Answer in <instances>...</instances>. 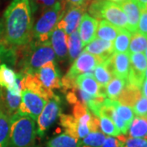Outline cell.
Returning <instances> with one entry per match:
<instances>
[{"label": "cell", "mask_w": 147, "mask_h": 147, "mask_svg": "<svg viewBox=\"0 0 147 147\" xmlns=\"http://www.w3.org/2000/svg\"><path fill=\"white\" fill-rule=\"evenodd\" d=\"M137 32L147 36V9L142 10V14L138 22Z\"/></svg>", "instance_id": "obj_37"}, {"label": "cell", "mask_w": 147, "mask_h": 147, "mask_svg": "<svg viewBox=\"0 0 147 147\" xmlns=\"http://www.w3.org/2000/svg\"><path fill=\"white\" fill-rule=\"evenodd\" d=\"M10 147H35L36 125L35 120L28 115L17 113L10 118Z\"/></svg>", "instance_id": "obj_3"}, {"label": "cell", "mask_w": 147, "mask_h": 147, "mask_svg": "<svg viewBox=\"0 0 147 147\" xmlns=\"http://www.w3.org/2000/svg\"><path fill=\"white\" fill-rule=\"evenodd\" d=\"M142 93L144 95V96L147 99V79H146L144 82H143V84H142Z\"/></svg>", "instance_id": "obj_42"}, {"label": "cell", "mask_w": 147, "mask_h": 147, "mask_svg": "<svg viewBox=\"0 0 147 147\" xmlns=\"http://www.w3.org/2000/svg\"><path fill=\"white\" fill-rule=\"evenodd\" d=\"M47 147H80V142L65 132L51 139L47 142Z\"/></svg>", "instance_id": "obj_25"}, {"label": "cell", "mask_w": 147, "mask_h": 147, "mask_svg": "<svg viewBox=\"0 0 147 147\" xmlns=\"http://www.w3.org/2000/svg\"><path fill=\"white\" fill-rule=\"evenodd\" d=\"M119 29L114 26L113 25L110 24L105 20H101L98 22V26L96 32V38L103 39L105 41L114 42Z\"/></svg>", "instance_id": "obj_19"}, {"label": "cell", "mask_w": 147, "mask_h": 147, "mask_svg": "<svg viewBox=\"0 0 147 147\" xmlns=\"http://www.w3.org/2000/svg\"><path fill=\"white\" fill-rule=\"evenodd\" d=\"M87 3H84L79 6L69 7L67 11H65L63 16L58 21L56 27L63 30L67 35L76 31L85 11L87 10Z\"/></svg>", "instance_id": "obj_9"}, {"label": "cell", "mask_w": 147, "mask_h": 147, "mask_svg": "<svg viewBox=\"0 0 147 147\" xmlns=\"http://www.w3.org/2000/svg\"><path fill=\"white\" fill-rule=\"evenodd\" d=\"M66 4H68L69 7H72V6L82 5V3L80 0H66Z\"/></svg>", "instance_id": "obj_41"}, {"label": "cell", "mask_w": 147, "mask_h": 147, "mask_svg": "<svg viewBox=\"0 0 147 147\" xmlns=\"http://www.w3.org/2000/svg\"><path fill=\"white\" fill-rule=\"evenodd\" d=\"M59 117H60L61 125L63 127L65 133H67L69 136L74 137L76 139H79L78 122L75 119V118L73 115H65V114H61V115Z\"/></svg>", "instance_id": "obj_29"}, {"label": "cell", "mask_w": 147, "mask_h": 147, "mask_svg": "<svg viewBox=\"0 0 147 147\" xmlns=\"http://www.w3.org/2000/svg\"><path fill=\"white\" fill-rule=\"evenodd\" d=\"M65 11V4L61 3L44 11L33 28V38L34 40L40 42L49 41L52 33L63 16Z\"/></svg>", "instance_id": "obj_4"}, {"label": "cell", "mask_w": 147, "mask_h": 147, "mask_svg": "<svg viewBox=\"0 0 147 147\" xmlns=\"http://www.w3.org/2000/svg\"><path fill=\"white\" fill-rule=\"evenodd\" d=\"M83 43L80 39L78 30L74 31L68 37V55L69 61H74L82 53Z\"/></svg>", "instance_id": "obj_26"}, {"label": "cell", "mask_w": 147, "mask_h": 147, "mask_svg": "<svg viewBox=\"0 0 147 147\" xmlns=\"http://www.w3.org/2000/svg\"><path fill=\"white\" fill-rule=\"evenodd\" d=\"M4 98H5L6 106L8 110V113L11 115H14L15 112L17 111L19 105L21 104V96L12 94L9 91L6 90Z\"/></svg>", "instance_id": "obj_34"}, {"label": "cell", "mask_w": 147, "mask_h": 147, "mask_svg": "<svg viewBox=\"0 0 147 147\" xmlns=\"http://www.w3.org/2000/svg\"><path fill=\"white\" fill-rule=\"evenodd\" d=\"M22 101L16 111L18 115H28L34 120L38 119L47 100L30 90H23L21 93Z\"/></svg>", "instance_id": "obj_6"}, {"label": "cell", "mask_w": 147, "mask_h": 147, "mask_svg": "<svg viewBox=\"0 0 147 147\" xmlns=\"http://www.w3.org/2000/svg\"><path fill=\"white\" fill-rule=\"evenodd\" d=\"M126 84V80L114 76L105 86V94L107 98L111 100H117Z\"/></svg>", "instance_id": "obj_23"}, {"label": "cell", "mask_w": 147, "mask_h": 147, "mask_svg": "<svg viewBox=\"0 0 147 147\" xmlns=\"http://www.w3.org/2000/svg\"><path fill=\"white\" fill-rule=\"evenodd\" d=\"M105 61L97 56L82 51L79 56L74 61V63L67 74L64 76L72 81H76V78L83 74L92 72L95 68Z\"/></svg>", "instance_id": "obj_5"}, {"label": "cell", "mask_w": 147, "mask_h": 147, "mask_svg": "<svg viewBox=\"0 0 147 147\" xmlns=\"http://www.w3.org/2000/svg\"><path fill=\"white\" fill-rule=\"evenodd\" d=\"M110 2H113V3H117V4H121L122 3H123L124 1H126V0H109Z\"/></svg>", "instance_id": "obj_43"}, {"label": "cell", "mask_w": 147, "mask_h": 147, "mask_svg": "<svg viewBox=\"0 0 147 147\" xmlns=\"http://www.w3.org/2000/svg\"><path fill=\"white\" fill-rule=\"evenodd\" d=\"M142 96L141 88L127 83L120 95L119 96L117 101L122 105L129 107H133L137 101Z\"/></svg>", "instance_id": "obj_18"}, {"label": "cell", "mask_w": 147, "mask_h": 147, "mask_svg": "<svg viewBox=\"0 0 147 147\" xmlns=\"http://www.w3.org/2000/svg\"><path fill=\"white\" fill-rule=\"evenodd\" d=\"M61 114V100L59 97H56L51 100H47L41 114L38 118V128L37 134L40 137L44 136L45 132L53 123L57 120Z\"/></svg>", "instance_id": "obj_7"}, {"label": "cell", "mask_w": 147, "mask_h": 147, "mask_svg": "<svg viewBox=\"0 0 147 147\" xmlns=\"http://www.w3.org/2000/svg\"><path fill=\"white\" fill-rule=\"evenodd\" d=\"M114 105L115 107L116 113L123 122H125L128 126H130L132 119H134V112L131 107L122 105L117 100H114Z\"/></svg>", "instance_id": "obj_33"}, {"label": "cell", "mask_w": 147, "mask_h": 147, "mask_svg": "<svg viewBox=\"0 0 147 147\" xmlns=\"http://www.w3.org/2000/svg\"><path fill=\"white\" fill-rule=\"evenodd\" d=\"M34 7L30 0H12L3 14L4 40L11 46L20 47L32 41Z\"/></svg>", "instance_id": "obj_1"}, {"label": "cell", "mask_w": 147, "mask_h": 147, "mask_svg": "<svg viewBox=\"0 0 147 147\" xmlns=\"http://www.w3.org/2000/svg\"><path fill=\"white\" fill-rule=\"evenodd\" d=\"M75 82L78 88L86 92L87 94L94 97L100 96L106 97L105 87H101L98 84L96 79L93 78L92 72L80 74L76 78Z\"/></svg>", "instance_id": "obj_11"}, {"label": "cell", "mask_w": 147, "mask_h": 147, "mask_svg": "<svg viewBox=\"0 0 147 147\" xmlns=\"http://www.w3.org/2000/svg\"><path fill=\"white\" fill-rule=\"evenodd\" d=\"M94 77L96 81L98 83V84H100V86L105 87L114 76L110 73V71L106 69L105 65L102 62L95 68Z\"/></svg>", "instance_id": "obj_32"}, {"label": "cell", "mask_w": 147, "mask_h": 147, "mask_svg": "<svg viewBox=\"0 0 147 147\" xmlns=\"http://www.w3.org/2000/svg\"><path fill=\"white\" fill-rule=\"evenodd\" d=\"M80 1H81L82 4H84V3H88L89 0H80Z\"/></svg>", "instance_id": "obj_44"}, {"label": "cell", "mask_w": 147, "mask_h": 147, "mask_svg": "<svg viewBox=\"0 0 147 147\" xmlns=\"http://www.w3.org/2000/svg\"><path fill=\"white\" fill-rule=\"evenodd\" d=\"M18 79V74L10 68L7 64L0 65V88H5L7 90L11 88Z\"/></svg>", "instance_id": "obj_21"}, {"label": "cell", "mask_w": 147, "mask_h": 147, "mask_svg": "<svg viewBox=\"0 0 147 147\" xmlns=\"http://www.w3.org/2000/svg\"><path fill=\"white\" fill-rule=\"evenodd\" d=\"M132 108L136 115L147 118V99L145 96H142Z\"/></svg>", "instance_id": "obj_36"}, {"label": "cell", "mask_w": 147, "mask_h": 147, "mask_svg": "<svg viewBox=\"0 0 147 147\" xmlns=\"http://www.w3.org/2000/svg\"><path fill=\"white\" fill-rule=\"evenodd\" d=\"M112 63L115 76L126 80L130 70L129 53H115L112 55Z\"/></svg>", "instance_id": "obj_17"}, {"label": "cell", "mask_w": 147, "mask_h": 147, "mask_svg": "<svg viewBox=\"0 0 147 147\" xmlns=\"http://www.w3.org/2000/svg\"><path fill=\"white\" fill-rule=\"evenodd\" d=\"M21 47H22L21 74L23 75L37 73L44 65L55 61L57 57L50 41L40 42L32 40Z\"/></svg>", "instance_id": "obj_2"}, {"label": "cell", "mask_w": 147, "mask_h": 147, "mask_svg": "<svg viewBox=\"0 0 147 147\" xmlns=\"http://www.w3.org/2000/svg\"><path fill=\"white\" fill-rule=\"evenodd\" d=\"M98 119H99V127L101 130V132L110 137H118L120 135V131L117 128L115 124L110 118L103 115H99Z\"/></svg>", "instance_id": "obj_31"}, {"label": "cell", "mask_w": 147, "mask_h": 147, "mask_svg": "<svg viewBox=\"0 0 147 147\" xmlns=\"http://www.w3.org/2000/svg\"><path fill=\"white\" fill-rule=\"evenodd\" d=\"M101 147H123V142L117 137H107Z\"/></svg>", "instance_id": "obj_38"}, {"label": "cell", "mask_w": 147, "mask_h": 147, "mask_svg": "<svg viewBox=\"0 0 147 147\" xmlns=\"http://www.w3.org/2000/svg\"><path fill=\"white\" fill-rule=\"evenodd\" d=\"M84 51L95 56H97L105 61L114 54L113 42L105 41L98 38H95L92 42H90L87 46H85Z\"/></svg>", "instance_id": "obj_16"}, {"label": "cell", "mask_w": 147, "mask_h": 147, "mask_svg": "<svg viewBox=\"0 0 147 147\" xmlns=\"http://www.w3.org/2000/svg\"><path fill=\"white\" fill-rule=\"evenodd\" d=\"M2 31H3V28H2L1 24H0V35H1V34H2Z\"/></svg>", "instance_id": "obj_46"}, {"label": "cell", "mask_w": 147, "mask_h": 147, "mask_svg": "<svg viewBox=\"0 0 147 147\" xmlns=\"http://www.w3.org/2000/svg\"><path fill=\"white\" fill-rule=\"evenodd\" d=\"M99 15L100 19L103 18L114 26L119 29L127 30V17L119 4L109 0H103L100 5Z\"/></svg>", "instance_id": "obj_8"}, {"label": "cell", "mask_w": 147, "mask_h": 147, "mask_svg": "<svg viewBox=\"0 0 147 147\" xmlns=\"http://www.w3.org/2000/svg\"><path fill=\"white\" fill-rule=\"evenodd\" d=\"M147 48V36L139 32L131 34V40L128 47V53H143Z\"/></svg>", "instance_id": "obj_28"}, {"label": "cell", "mask_w": 147, "mask_h": 147, "mask_svg": "<svg viewBox=\"0 0 147 147\" xmlns=\"http://www.w3.org/2000/svg\"><path fill=\"white\" fill-rule=\"evenodd\" d=\"M142 10L147 9V0H134Z\"/></svg>", "instance_id": "obj_40"}, {"label": "cell", "mask_w": 147, "mask_h": 147, "mask_svg": "<svg viewBox=\"0 0 147 147\" xmlns=\"http://www.w3.org/2000/svg\"><path fill=\"white\" fill-rule=\"evenodd\" d=\"M37 79L47 89H59L61 88L60 73L55 61H50L38 70Z\"/></svg>", "instance_id": "obj_10"}, {"label": "cell", "mask_w": 147, "mask_h": 147, "mask_svg": "<svg viewBox=\"0 0 147 147\" xmlns=\"http://www.w3.org/2000/svg\"><path fill=\"white\" fill-rule=\"evenodd\" d=\"M131 33L126 29H119L118 35L113 42L114 53H128V47L131 40Z\"/></svg>", "instance_id": "obj_22"}, {"label": "cell", "mask_w": 147, "mask_h": 147, "mask_svg": "<svg viewBox=\"0 0 147 147\" xmlns=\"http://www.w3.org/2000/svg\"><path fill=\"white\" fill-rule=\"evenodd\" d=\"M127 133L131 137L147 139V118L134 117L130 123Z\"/></svg>", "instance_id": "obj_20"}, {"label": "cell", "mask_w": 147, "mask_h": 147, "mask_svg": "<svg viewBox=\"0 0 147 147\" xmlns=\"http://www.w3.org/2000/svg\"><path fill=\"white\" fill-rule=\"evenodd\" d=\"M98 20L88 13H84L78 27V33L83 46H87L96 38V32L98 26Z\"/></svg>", "instance_id": "obj_13"}, {"label": "cell", "mask_w": 147, "mask_h": 147, "mask_svg": "<svg viewBox=\"0 0 147 147\" xmlns=\"http://www.w3.org/2000/svg\"><path fill=\"white\" fill-rule=\"evenodd\" d=\"M127 21V30L132 34L137 31L138 22L142 14V9L134 0H126L119 4Z\"/></svg>", "instance_id": "obj_15"}, {"label": "cell", "mask_w": 147, "mask_h": 147, "mask_svg": "<svg viewBox=\"0 0 147 147\" xmlns=\"http://www.w3.org/2000/svg\"><path fill=\"white\" fill-rule=\"evenodd\" d=\"M146 77V79H147V69H146V75H145Z\"/></svg>", "instance_id": "obj_48"}, {"label": "cell", "mask_w": 147, "mask_h": 147, "mask_svg": "<svg viewBox=\"0 0 147 147\" xmlns=\"http://www.w3.org/2000/svg\"><path fill=\"white\" fill-rule=\"evenodd\" d=\"M2 97V92H1V90H0V98Z\"/></svg>", "instance_id": "obj_49"}, {"label": "cell", "mask_w": 147, "mask_h": 147, "mask_svg": "<svg viewBox=\"0 0 147 147\" xmlns=\"http://www.w3.org/2000/svg\"><path fill=\"white\" fill-rule=\"evenodd\" d=\"M31 3L34 2L35 4L41 6L43 9H48L59 4L61 2L58 0H30Z\"/></svg>", "instance_id": "obj_39"}, {"label": "cell", "mask_w": 147, "mask_h": 147, "mask_svg": "<svg viewBox=\"0 0 147 147\" xmlns=\"http://www.w3.org/2000/svg\"><path fill=\"white\" fill-rule=\"evenodd\" d=\"M59 2H61L62 4H66V0H58Z\"/></svg>", "instance_id": "obj_45"}, {"label": "cell", "mask_w": 147, "mask_h": 147, "mask_svg": "<svg viewBox=\"0 0 147 147\" xmlns=\"http://www.w3.org/2000/svg\"><path fill=\"white\" fill-rule=\"evenodd\" d=\"M10 125L9 116L3 110H0V147L8 146Z\"/></svg>", "instance_id": "obj_27"}, {"label": "cell", "mask_w": 147, "mask_h": 147, "mask_svg": "<svg viewBox=\"0 0 147 147\" xmlns=\"http://www.w3.org/2000/svg\"><path fill=\"white\" fill-rule=\"evenodd\" d=\"M105 137V134L100 131L90 132L80 142V147H101Z\"/></svg>", "instance_id": "obj_30"}, {"label": "cell", "mask_w": 147, "mask_h": 147, "mask_svg": "<svg viewBox=\"0 0 147 147\" xmlns=\"http://www.w3.org/2000/svg\"><path fill=\"white\" fill-rule=\"evenodd\" d=\"M68 37L63 30L55 28L50 36V42L58 60L63 61L68 55Z\"/></svg>", "instance_id": "obj_14"}, {"label": "cell", "mask_w": 147, "mask_h": 147, "mask_svg": "<svg viewBox=\"0 0 147 147\" xmlns=\"http://www.w3.org/2000/svg\"><path fill=\"white\" fill-rule=\"evenodd\" d=\"M21 84L22 91L23 90H30L33 92L36 93L38 96H42V98L46 99L47 100H51L53 98L57 97L53 90L47 89L42 86L41 83L37 79L35 74H22V78L21 79Z\"/></svg>", "instance_id": "obj_12"}, {"label": "cell", "mask_w": 147, "mask_h": 147, "mask_svg": "<svg viewBox=\"0 0 147 147\" xmlns=\"http://www.w3.org/2000/svg\"><path fill=\"white\" fill-rule=\"evenodd\" d=\"M117 137L123 142V147H147V139L126 137L123 134Z\"/></svg>", "instance_id": "obj_35"}, {"label": "cell", "mask_w": 147, "mask_h": 147, "mask_svg": "<svg viewBox=\"0 0 147 147\" xmlns=\"http://www.w3.org/2000/svg\"><path fill=\"white\" fill-rule=\"evenodd\" d=\"M145 57H146V58L147 60V48L146 49V55H145Z\"/></svg>", "instance_id": "obj_47"}, {"label": "cell", "mask_w": 147, "mask_h": 147, "mask_svg": "<svg viewBox=\"0 0 147 147\" xmlns=\"http://www.w3.org/2000/svg\"><path fill=\"white\" fill-rule=\"evenodd\" d=\"M17 60L16 48L9 45L5 40L0 41V65L2 64L8 63L14 65Z\"/></svg>", "instance_id": "obj_24"}]
</instances>
